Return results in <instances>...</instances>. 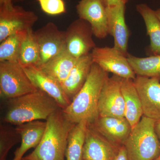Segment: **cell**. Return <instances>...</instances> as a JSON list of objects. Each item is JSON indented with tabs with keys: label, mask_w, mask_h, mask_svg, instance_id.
I'll list each match as a JSON object with an SVG mask.
<instances>
[{
	"label": "cell",
	"mask_w": 160,
	"mask_h": 160,
	"mask_svg": "<svg viewBox=\"0 0 160 160\" xmlns=\"http://www.w3.org/2000/svg\"><path fill=\"white\" fill-rule=\"evenodd\" d=\"M91 125L108 142L117 148L124 146L132 129L126 118L99 117Z\"/></svg>",
	"instance_id": "obj_14"
},
{
	"label": "cell",
	"mask_w": 160,
	"mask_h": 160,
	"mask_svg": "<svg viewBox=\"0 0 160 160\" xmlns=\"http://www.w3.org/2000/svg\"><path fill=\"white\" fill-rule=\"evenodd\" d=\"M77 60L72 56L66 48L45 64L38 67L62 85L68 77Z\"/></svg>",
	"instance_id": "obj_20"
},
{
	"label": "cell",
	"mask_w": 160,
	"mask_h": 160,
	"mask_svg": "<svg viewBox=\"0 0 160 160\" xmlns=\"http://www.w3.org/2000/svg\"><path fill=\"white\" fill-rule=\"evenodd\" d=\"M46 121L37 120L17 126L15 129L21 138V144L14 152L12 160H22L29 149L35 148L45 133Z\"/></svg>",
	"instance_id": "obj_17"
},
{
	"label": "cell",
	"mask_w": 160,
	"mask_h": 160,
	"mask_svg": "<svg viewBox=\"0 0 160 160\" xmlns=\"http://www.w3.org/2000/svg\"><path fill=\"white\" fill-rule=\"evenodd\" d=\"M93 35L88 22L80 18L75 20L66 31V50L77 59L89 54L97 46Z\"/></svg>",
	"instance_id": "obj_8"
},
{
	"label": "cell",
	"mask_w": 160,
	"mask_h": 160,
	"mask_svg": "<svg viewBox=\"0 0 160 160\" xmlns=\"http://www.w3.org/2000/svg\"><path fill=\"white\" fill-rule=\"evenodd\" d=\"M76 9L79 18L89 23L96 37L102 39L109 35L106 8L101 0H81Z\"/></svg>",
	"instance_id": "obj_12"
},
{
	"label": "cell",
	"mask_w": 160,
	"mask_h": 160,
	"mask_svg": "<svg viewBox=\"0 0 160 160\" xmlns=\"http://www.w3.org/2000/svg\"><path fill=\"white\" fill-rule=\"evenodd\" d=\"M41 9L45 13L56 15L66 12V6L63 0H38Z\"/></svg>",
	"instance_id": "obj_27"
},
{
	"label": "cell",
	"mask_w": 160,
	"mask_h": 160,
	"mask_svg": "<svg viewBox=\"0 0 160 160\" xmlns=\"http://www.w3.org/2000/svg\"><path fill=\"white\" fill-rule=\"evenodd\" d=\"M7 1H8V0H0V4L4 2H6Z\"/></svg>",
	"instance_id": "obj_32"
},
{
	"label": "cell",
	"mask_w": 160,
	"mask_h": 160,
	"mask_svg": "<svg viewBox=\"0 0 160 160\" xmlns=\"http://www.w3.org/2000/svg\"><path fill=\"white\" fill-rule=\"evenodd\" d=\"M112 145L88 125L83 152V160H112L119 148Z\"/></svg>",
	"instance_id": "obj_15"
},
{
	"label": "cell",
	"mask_w": 160,
	"mask_h": 160,
	"mask_svg": "<svg viewBox=\"0 0 160 160\" xmlns=\"http://www.w3.org/2000/svg\"><path fill=\"white\" fill-rule=\"evenodd\" d=\"M22 160H27L24 159H23V158L22 159Z\"/></svg>",
	"instance_id": "obj_34"
},
{
	"label": "cell",
	"mask_w": 160,
	"mask_h": 160,
	"mask_svg": "<svg viewBox=\"0 0 160 160\" xmlns=\"http://www.w3.org/2000/svg\"><path fill=\"white\" fill-rule=\"evenodd\" d=\"M22 160H23L22 159Z\"/></svg>",
	"instance_id": "obj_35"
},
{
	"label": "cell",
	"mask_w": 160,
	"mask_h": 160,
	"mask_svg": "<svg viewBox=\"0 0 160 160\" xmlns=\"http://www.w3.org/2000/svg\"><path fill=\"white\" fill-rule=\"evenodd\" d=\"M18 62H0V97L6 100L38 90Z\"/></svg>",
	"instance_id": "obj_5"
},
{
	"label": "cell",
	"mask_w": 160,
	"mask_h": 160,
	"mask_svg": "<svg viewBox=\"0 0 160 160\" xmlns=\"http://www.w3.org/2000/svg\"><path fill=\"white\" fill-rule=\"evenodd\" d=\"M122 78L113 75L104 82L99 99V117L125 118V107L122 89Z\"/></svg>",
	"instance_id": "obj_7"
},
{
	"label": "cell",
	"mask_w": 160,
	"mask_h": 160,
	"mask_svg": "<svg viewBox=\"0 0 160 160\" xmlns=\"http://www.w3.org/2000/svg\"><path fill=\"white\" fill-rule=\"evenodd\" d=\"M121 89L125 103V118L132 128L143 116L142 102L133 80L122 78Z\"/></svg>",
	"instance_id": "obj_19"
},
{
	"label": "cell",
	"mask_w": 160,
	"mask_h": 160,
	"mask_svg": "<svg viewBox=\"0 0 160 160\" xmlns=\"http://www.w3.org/2000/svg\"><path fill=\"white\" fill-rule=\"evenodd\" d=\"M23 68L34 86L53 98L62 109H65L71 103L62 85L43 72L38 66H30Z\"/></svg>",
	"instance_id": "obj_16"
},
{
	"label": "cell",
	"mask_w": 160,
	"mask_h": 160,
	"mask_svg": "<svg viewBox=\"0 0 160 160\" xmlns=\"http://www.w3.org/2000/svg\"><path fill=\"white\" fill-rule=\"evenodd\" d=\"M41 62L39 49L32 29L27 30L23 37L18 63L22 67L38 66Z\"/></svg>",
	"instance_id": "obj_23"
},
{
	"label": "cell",
	"mask_w": 160,
	"mask_h": 160,
	"mask_svg": "<svg viewBox=\"0 0 160 160\" xmlns=\"http://www.w3.org/2000/svg\"><path fill=\"white\" fill-rule=\"evenodd\" d=\"M26 31L12 34L1 42L0 62L9 61L18 62L21 43Z\"/></svg>",
	"instance_id": "obj_25"
},
{
	"label": "cell",
	"mask_w": 160,
	"mask_h": 160,
	"mask_svg": "<svg viewBox=\"0 0 160 160\" xmlns=\"http://www.w3.org/2000/svg\"><path fill=\"white\" fill-rule=\"evenodd\" d=\"M155 13L157 16L158 17V18L160 21V8L158 9L157 10H155Z\"/></svg>",
	"instance_id": "obj_31"
},
{
	"label": "cell",
	"mask_w": 160,
	"mask_h": 160,
	"mask_svg": "<svg viewBox=\"0 0 160 160\" xmlns=\"http://www.w3.org/2000/svg\"><path fill=\"white\" fill-rule=\"evenodd\" d=\"M160 82L155 78L138 75L133 80L142 105L143 115L156 122L160 120Z\"/></svg>",
	"instance_id": "obj_11"
},
{
	"label": "cell",
	"mask_w": 160,
	"mask_h": 160,
	"mask_svg": "<svg viewBox=\"0 0 160 160\" xmlns=\"http://www.w3.org/2000/svg\"><path fill=\"white\" fill-rule=\"evenodd\" d=\"M21 140L15 128L9 125L0 126V160H7L9 150Z\"/></svg>",
	"instance_id": "obj_26"
},
{
	"label": "cell",
	"mask_w": 160,
	"mask_h": 160,
	"mask_svg": "<svg viewBox=\"0 0 160 160\" xmlns=\"http://www.w3.org/2000/svg\"><path fill=\"white\" fill-rule=\"evenodd\" d=\"M42 138L31 153L23 158L27 160H65L69 132L75 124L64 117L62 109L46 120Z\"/></svg>",
	"instance_id": "obj_3"
},
{
	"label": "cell",
	"mask_w": 160,
	"mask_h": 160,
	"mask_svg": "<svg viewBox=\"0 0 160 160\" xmlns=\"http://www.w3.org/2000/svg\"><path fill=\"white\" fill-rule=\"evenodd\" d=\"M6 101L3 122L16 126L37 120L46 121L62 109L53 98L40 89Z\"/></svg>",
	"instance_id": "obj_2"
},
{
	"label": "cell",
	"mask_w": 160,
	"mask_h": 160,
	"mask_svg": "<svg viewBox=\"0 0 160 160\" xmlns=\"http://www.w3.org/2000/svg\"><path fill=\"white\" fill-rule=\"evenodd\" d=\"M105 8L116 6L120 4H126L129 0H101Z\"/></svg>",
	"instance_id": "obj_29"
},
{
	"label": "cell",
	"mask_w": 160,
	"mask_h": 160,
	"mask_svg": "<svg viewBox=\"0 0 160 160\" xmlns=\"http://www.w3.org/2000/svg\"><path fill=\"white\" fill-rule=\"evenodd\" d=\"M155 129L160 142V120L156 122Z\"/></svg>",
	"instance_id": "obj_30"
},
{
	"label": "cell",
	"mask_w": 160,
	"mask_h": 160,
	"mask_svg": "<svg viewBox=\"0 0 160 160\" xmlns=\"http://www.w3.org/2000/svg\"><path fill=\"white\" fill-rule=\"evenodd\" d=\"M93 62L104 70L123 79L134 80L136 77L127 57L114 47H96L91 52Z\"/></svg>",
	"instance_id": "obj_9"
},
{
	"label": "cell",
	"mask_w": 160,
	"mask_h": 160,
	"mask_svg": "<svg viewBox=\"0 0 160 160\" xmlns=\"http://www.w3.org/2000/svg\"><path fill=\"white\" fill-rule=\"evenodd\" d=\"M39 49L42 66L66 49V31L58 29L54 23L49 22L34 32Z\"/></svg>",
	"instance_id": "obj_10"
},
{
	"label": "cell",
	"mask_w": 160,
	"mask_h": 160,
	"mask_svg": "<svg viewBox=\"0 0 160 160\" xmlns=\"http://www.w3.org/2000/svg\"><path fill=\"white\" fill-rule=\"evenodd\" d=\"M153 160H160V156L158 158H157Z\"/></svg>",
	"instance_id": "obj_33"
},
{
	"label": "cell",
	"mask_w": 160,
	"mask_h": 160,
	"mask_svg": "<svg viewBox=\"0 0 160 160\" xmlns=\"http://www.w3.org/2000/svg\"><path fill=\"white\" fill-rule=\"evenodd\" d=\"M156 121L143 115L132 129L124 144L128 160H153L160 156Z\"/></svg>",
	"instance_id": "obj_4"
},
{
	"label": "cell",
	"mask_w": 160,
	"mask_h": 160,
	"mask_svg": "<svg viewBox=\"0 0 160 160\" xmlns=\"http://www.w3.org/2000/svg\"><path fill=\"white\" fill-rule=\"evenodd\" d=\"M112 160H128L125 146H121L119 148Z\"/></svg>",
	"instance_id": "obj_28"
},
{
	"label": "cell",
	"mask_w": 160,
	"mask_h": 160,
	"mask_svg": "<svg viewBox=\"0 0 160 160\" xmlns=\"http://www.w3.org/2000/svg\"><path fill=\"white\" fill-rule=\"evenodd\" d=\"M38 19L33 11L16 6L12 0L0 4V42L9 36L32 29Z\"/></svg>",
	"instance_id": "obj_6"
},
{
	"label": "cell",
	"mask_w": 160,
	"mask_h": 160,
	"mask_svg": "<svg viewBox=\"0 0 160 160\" xmlns=\"http://www.w3.org/2000/svg\"><path fill=\"white\" fill-rule=\"evenodd\" d=\"M136 9L144 20L147 34L150 38V44L148 48L149 54L160 55V21L155 11L146 4L137 5Z\"/></svg>",
	"instance_id": "obj_21"
},
{
	"label": "cell",
	"mask_w": 160,
	"mask_h": 160,
	"mask_svg": "<svg viewBox=\"0 0 160 160\" xmlns=\"http://www.w3.org/2000/svg\"><path fill=\"white\" fill-rule=\"evenodd\" d=\"M108 73L93 63L84 86L70 104L62 109L64 117L73 124L86 122L93 124L99 117V99Z\"/></svg>",
	"instance_id": "obj_1"
},
{
	"label": "cell",
	"mask_w": 160,
	"mask_h": 160,
	"mask_svg": "<svg viewBox=\"0 0 160 160\" xmlns=\"http://www.w3.org/2000/svg\"><path fill=\"white\" fill-rule=\"evenodd\" d=\"M88 124H75L69 132L67 139L66 160H83V152Z\"/></svg>",
	"instance_id": "obj_22"
},
{
	"label": "cell",
	"mask_w": 160,
	"mask_h": 160,
	"mask_svg": "<svg viewBox=\"0 0 160 160\" xmlns=\"http://www.w3.org/2000/svg\"><path fill=\"white\" fill-rule=\"evenodd\" d=\"M106 8L108 34L114 39L113 47L121 54L127 57L129 32L125 21L126 5L120 4Z\"/></svg>",
	"instance_id": "obj_13"
},
{
	"label": "cell",
	"mask_w": 160,
	"mask_h": 160,
	"mask_svg": "<svg viewBox=\"0 0 160 160\" xmlns=\"http://www.w3.org/2000/svg\"><path fill=\"white\" fill-rule=\"evenodd\" d=\"M93 63L91 52L79 58L62 83L63 90L71 102L86 82Z\"/></svg>",
	"instance_id": "obj_18"
},
{
	"label": "cell",
	"mask_w": 160,
	"mask_h": 160,
	"mask_svg": "<svg viewBox=\"0 0 160 160\" xmlns=\"http://www.w3.org/2000/svg\"><path fill=\"white\" fill-rule=\"evenodd\" d=\"M127 58L136 75L160 80V55L139 58L129 53Z\"/></svg>",
	"instance_id": "obj_24"
}]
</instances>
